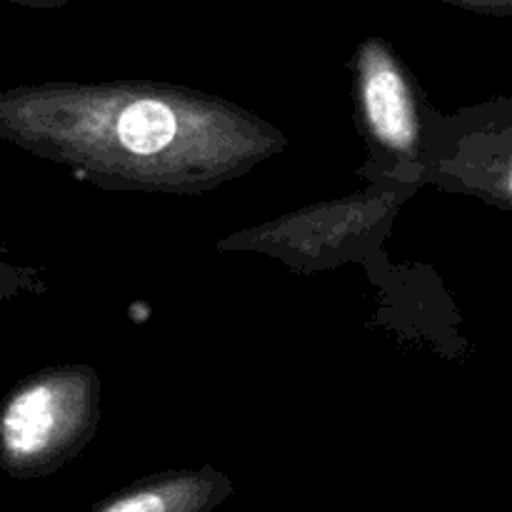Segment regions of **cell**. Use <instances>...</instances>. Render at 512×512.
<instances>
[{"label":"cell","instance_id":"cell-1","mask_svg":"<svg viewBox=\"0 0 512 512\" xmlns=\"http://www.w3.org/2000/svg\"><path fill=\"white\" fill-rule=\"evenodd\" d=\"M0 140L98 188L163 195L210 193L288 148L233 100L128 78L0 90Z\"/></svg>","mask_w":512,"mask_h":512},{"label":"cell","instance_id":"cell-2","mask_svg":"<svg viewBox=\"0 0 512 512\" xmlns=\"http://www.w3.org/2000/svg\"><path fill=\"white\" fill-rule=\"evenodd\" d=\"M98 423V370L83 363L38 370L0 403V470L15 480L48 478L93 443Z\"/></svg>","mask_w":512,"mask_h":512},{"label":"cell","instance_id":"cell-3","mask_svg":"<svg viewBox=\"0 0 512 512\" xmlns=\"http://www.w3.org/2000/svg\"><path fill=\"white\" fill-rule=\"evenodd\" d=\"M418 188L413 183H370L360 193L313 203L228 235L215 250L268 255L298 273L335 268L365 255L388 235L398 210Z\"/></svg>","mask_w":512,"mask_h":512},{"label":"cell","instance_id":"cell-4","mask_svg":"<svg viewBox=\"0 0 512 512\" xmlns=\"http://www.w3.org/2000/svg\"><path fill=\"white\" fill-rule=\"evenodd\" d=\"M350 70L358 128L368 148V163L358 173L370 183L425 185V140L433 110L415 75L380 35L360 40Z\"/></svg>","mask_w":512,"mask_h":512},{"label":"cell","instance_id":"cell-5","mask_svg":"<svg viewBox=\"0 0 512 512\" xmlns=\"http://www.w3.org/2000/svg\"><path fill=\"white\" fill-rule=\"evenodd\" d=\"M233 493L230 475L213 465L175 468L135 480L88 512H213Z\"/></svg>","mask_w":512,"mask_h":512},{"label":"cell","instance_id":"cell-6","mask_svg":"<svg viewBox=\"0 0 512 512\" xmlns=\"http://www.w3.org/2000/svg\"><path fill=\"white\" fill-rule=\"evenodd\" d=\"M43 290L38 273L30 268H18L0 260V305L13 300L20 293H38Z\"/></svg>","mask_w":512,"mask_h":512},{"label":"cell","instance_id":"cell-7","mask_svg":"<svg viewBox=\"0 0 512 512\" xmlns=\"http://www.w3.org/2000/svg\"><path fill=\"white\" fill-rule=\"evenodd\" d=\"M438 3L455 5V8L470 10L480 15H495V18H510L512 0H438Z\"/></svg>","mask_w":512,"mask_h":512},{"label":"cell","instance_id":"cell-8","mask_svg":"<svg viewBox=\"0 0 512 512\" xmlns=\"http://www.w3.org/2000/svg\"><path fill=\"white\" fill-rule=\"evenodd\" d=\"M5 3H13V5H23V8L53 10V8H63V5H68V3H70V0H5Z\"/></svg>","mask_w":512,"mask_h":512},{"label":"cell","instance_id":"cell-9","mask_svg":"<svg viewBox=\"0 0 512 512\" xmlns=\"http://www.w3.org/2000/svg\"><path fill=\"white\" fill-rule=\"evenodd\" d=\"M3 253H8V245H5L3 240H0V255H3Z\"/></svg>","mask_w":512,"mask_h":512}]
</instances>
